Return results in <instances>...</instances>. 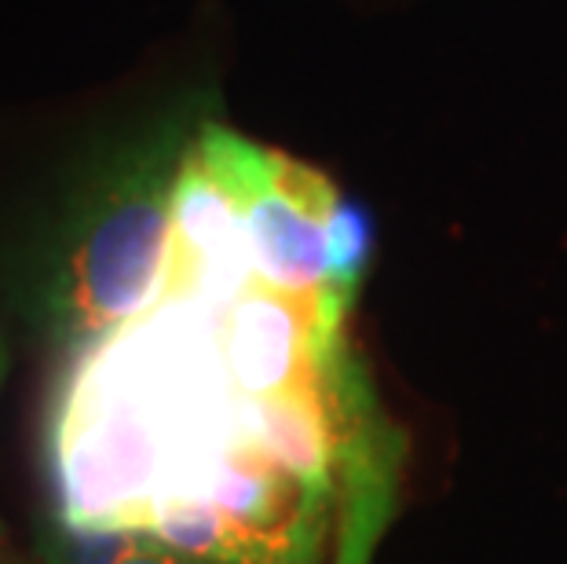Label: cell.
<instances>
[{
  "label": "cell",
  "mask_w": 567,
  "mask_h": 564,
  "mask_svg": "<svg viewBox=\"0 0 567 564\" xmlns=\"http://www.w3.org/2000/svg\"><path fill=\"white\" fill-rule=\"evenodd\" d=\"M8 543V539H4V524H0V546H4Z\"/></svg>",
  "instance_id": "cell-7"
},
{
  "label": "cell",
  "mask_w": 567,
  "mask_h": 564,
  "mask_svg": "<svg viewBox=\"0 0 567 564\" xmlns=\"http://www.w3.org/2000/svg\"><path fill=\"white\" fill-rule=\"evenodd\" d=\"M176 170H143L70 227L48 283V327L78 359L162 297Z\"/></svg>",
  "instance_id": "cell-1"
},
{
  "label": "cell",
  "mask_w": 567,
  "mask_h": 564,
  "mask_svg": "<svg viewBox=\"0 0 567 564\" xmlns=\"http://www.w3.org/2000/svg\"><path fill=\"white\" fill-rule=\"evenodd\" d=\"M341 191L311 165L271 151V173L246 209V246L252 275L271 290L319 301L333 316H352L355 301L333 275V227Z\"/></svg>",
  "instance_id": "cell-4"
},
{
  "label": "cell",
  "mask_w": 567,
  "mask_h": 564,
  "mask_svg": "<svg viewBox=\"0 0 567 564\" xmlns=\"http://www.w3.org/2000/svg\"><path fill=\"white\" fill-rule=\"evenodd\" d=\"M0 375H4V352H0Z\"/></svg>",
  "instance_id": "cell-8"
},
{
  "label": "cell",
  "mask_w": 567,
  "mask_h": 564,
  "mask_svg": "<svg viewBox=\"0 0 567 564\" xmlns=\"http://www.w3.org/2000/svg\"><path fill=\"white\" fill-rule=\"evenodd\" d=\"M271 173V147L224 125H205L176 165L173 243L162 297L231 305L257 279L246 246V209Z\"/></svg>",
  "instance_id": "cell-2"
},
{
  "label": "cell",
  "mask_w": 567,
  "mask_h": 564,
  "mask_svg": "<svg viewBox=\"0 0 567 564\" xmlns=\"http://www.w3.org/2000/svg\"><path fill=\"white\" fill-rule=\"evenodd\" d=\"M0 564H41L38 557H27V554H19V550H11L8 543L0 546Z\"/></svg>",
  "instance_id": "cell-6"
},
{
  "label": "cell",
  "mask_w": 567,
  "mask_h": 564,
  "mask_svg": "<svg viewBox=\"0 0 567 564\" xmlns=\"http://www.w3.org/2000/svg\"><path fill=\"white\" fill-rule=\"evenodd\" d=\"M326 392L333 418V517L341 532L337 564H370L373 546L392 521L406 440L381 411L348 338L326 363Z\"/></svg>",
  "instance_id": "cell-3"
},
{
  "label": "cell",
  "mask_w": 567,
  "mask_h": 564,
  "mask_svg": "<svg viewBox=\"0 0 567 564\" xmlns=\"http://www.w3.org/2000/svg\"><path fill=\"white\" fill-rule=\"evenodd\" d=\"M41 564H213L162 543L143 527L70 524L48 513L38 527Z\"/></svg>",
  "instance_id": "cell-5"
}]
</instances>
